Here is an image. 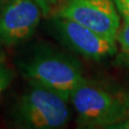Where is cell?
<instances>
[{
    "instance_id": "1",
    "label": "cell",
    "mask_w": 129,
    "mask_h": 129,
    "mask_svg": "<svg viewBox=\"0 0 129 129\" xmlns=\"http://www.w3.org/2000/svg\"><path fill=\"white\" fill-rule=\"evenodd\" d=\"M69 100L52 89L30 82L14 109L15 123L23 128L55 129L70 120Z\"/></svg>"
},
{
    "instance_id": "2",
    "label": "cell",
    "mask_w": 129,
    "mask_h": 129,
    "mask_svg": "<svg viewBox=\"0 0 129 129\" xmlns=\"http://www.w3.org/2000/svg\"><path fill=\"white\" fill-rule=\"evenodd\" d=\"M21 72L29 82L59 93L70 101L72 92L86 78L78 60L55 51H39L21 64Z\"/></svg>"
},
{
    "instance_id": "3",
    "label": "cell",
    "mask_w": 129,
    "mask_h": 129,
    "mask_svg": "<svg viewBox=\"0 0 129 129\" xmlns=\"http://www.w3.org/2000/svg\"><path fill=\"white\" fill-rule=\"evenodd\" d=\"M70 102L77 113L78 123L84 127H112L129 120L121 98L86 79L72 92Z\"/></svg>"
},
{
    "instance_id": "4",
    "label": "cell",
    "mask_w": 129,
    "mask_h": 129,
    "mask_svg": "<svg viewBox=\"0 0 129 129\" xmlns=\"http://www.w3.org/2000/svg\"><path fill=\"white\" fill-rule=\"evenodd\" d=\"M119 14L114 0H61L50 15L73 20L116 40L120 26Z\"/></svg>"
},
{
    "instance_id": "5",
    "label": "cell",
    "mask_w": 129,
    "mask_h": 129,
    "mask_svg": "<svg viewBox=\"0 0 129 129\" xmlns=\"http://www.w3.org/2000/svg\"><path fill=\"white\" fill-rule=\"evenodd\" d=\"M51 26L66 46L86 58L100 60L117 53L115 39L103 37L73 20L52 16Z\"/></svg>"
},
{
    "instance_id": "6",
    "label": "cell",
    "mask_w": 129,
    "mask_h": 129,
    "mask_svg": "<svg viewBox=\"0 0 129 129\" xmlns=\"http://www.w3.org/2000/svg\"><path fill=\"white\" fill-rule=\"evenodd\" d=\"M42 15L35 0H7L0 10V43L14 46L29 39Z\"/></svg>"
},
{
    "instance_id": "7",
    "label": "cell",
    "mask_w": 129,
    "mask_h": 129,
    "mask_svg": "<svg viewBox=\"0 0 129 129\" xmlns=\"http://www.w3.org/2000/svg\"><path fill=\"white\" fill-rule=\"evenodd\" d=\"M116 42L119 45V50H117L118 63L129 67V19L122 17V22L116 37Z\"/></svg>"
},
{
    "instance_id": "8",
    "label": "cell",
    "mask_w": 129,
    "mask_h": 129,
    "mask_svg": "<svg viewBox=\"0 0 129 129\" xmlns=\"http://www.w3.org/2000/svg\"><path fill=\"white\" fill-rule=\"evenodd\" d=\"M13 71L2 62L0 64V97L5 92V90L10 86V84L13 81Z\"/></svg>"
},
{
    "instance_id": "9",
    "label": "cell",
    "mask_w": 129,
    "mask_h": 129,
    "mask_svg": "<svg viewBox=\"0 0 129 129\" xmlns=\"http://www.w3.org/2000/svg\"><path fill=\"white\" fill-rule=\"evenodd\" d=\"M38 6L40 7L42 14L44 16L50 15L52 11L55 9V6L59 3L61 0H35Z\"/></svg>"
},
{
    "instance_id": "10",
    "label": "cell",
    "mask_w": 129,
    "mask_h": 129,
    "mask_svg": "<svg viewBox=\"0 0 129 129\" xmlns=\"http://www.w3.org/2000/svg\"><path fill=\"white\" fill-rule=\"evenodd\" d=\"M114 1L120 15L124 18L129 19V0H114Z\"/></svg>"
},
{
    "instance_id": "11",
    "label": "cell",
    "mask_w": 129,
    "mask_h": 129,
    "mask_svg": "<svg viewBox=\"0 0 129 129\" xmlns=\"http://www.w3.org/2000/svg\"><path fill=\"white\" fill-rule=\"evenodd\" d=\"M122 101H123V103L125 105V109H126V112H127V116H128L129 119V93H126L125 95H123L122 97Z\"/></svg>"
},
{
    "instance_id": "12",
    "label": "cell",
    "mask_w": 129,
    "mask_h": 129,
    "mask_svg": "<svg viewBox=\"0 0 129 129\" xmlns=\"http://www.w3.org/2000/svg\"><path fill=\"white\" fill-rule=\"evenodd\" d=\"M3 60H4V53H3L1 47H0V64L3 62Z\"/></svg>"
},
{
    "instance_id": "13",
    "label": "cell",
    "mask_w": 129,
    "mask_h": 129,
    "mask_svg": "<svg viewBox=\"0 0 129 129\" xmlns=\"http://www.w3.org/2000/svg\"><path fill=\"white\" fill-rule=\"evenodd\" d=\"M6 1H7V0H0V4H1V3L3 4V3H4V2H6Z\"/></svg>"
}]
</instances>
